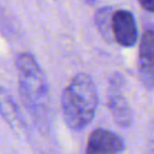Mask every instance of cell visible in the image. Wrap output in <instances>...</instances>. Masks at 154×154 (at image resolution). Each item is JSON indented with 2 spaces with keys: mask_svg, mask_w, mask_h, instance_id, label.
I'll return each mask as SVG.
<instances>
[{
  "mask_svg": "<svg viewBox=\"0 0 154 154\" xmlns=\"http://www.w3.org/2000/svg\"><path fill=\"white\" fill-rule=\"evenodd\" d=\"M19 94L31 118L41 128L49 120L48 83L38 63L30 53L20 54L16 60Z\"/></svg>",
  "mask_w": 154,
  "mask_h": 154,
  "instance_id": "6da1fadb",
  "label": "cell"
},
{
  "mask_svg": "<svg viewBox=\"0 0 154 154\" xmlns=\"http://www.w3.org/2000/svg\"><path fill=\"white\" fill-rule=\"evenodd\" d=\"M88 1H89L90 4H93V2H94V0H88Z\"/></svg>",
  "mask_w": 154,
  "mask_h": 154,
  "instance_id": "9c48e42d",
  "label": "cell"
},
{
  "mask_svg": "<svg viewBox=\"0 0 154 154\" xmlns=\"http://www.w3.org/2000/svg\"><path fill=\"white\" fill-rule=\"evenodd\" d=\"M111 31L114 40L124 47H131L137 41L138 34L136 22L129 11L119 10L112 14Z\"/></svg>",
  "mask_w": 154,
  "mask_h": 154,
  "instance_id": "5b68a950",
  "label": "cell"
},
{
  "mask_svg": "<svg viewBox=\"0 0 154 154\" xmlns=\"http://www.w3.org/2000/svg\"><path fill=\"white\" fill-rule=\"evenodd\" d=\"M138 75L146 88H154V30L144 31L138 51Z\"/></svg>",
  "mask_w": 154,
  "mask_h": 154,
  "instance_id": "3957f363",
  "label": "cell"
},
{
  "mask_svg": "<svg viewBox=\"0 0 154 154\" xmlns=\"http://www.w3.org/2000/svg\"><path fill=\"white\" fill-rule=\"evenodd\" d=\"M0 114L4 118V120L12 128L17 129L22 124V118L19 109L12 99L11 94L0 87Z\"/></svg>",
  "mask_w": 154,
  "mask_h": 154,
  "instance_id": "52a82bcc",
  "label": "cell"
},
{
  "mask_svg": "<svg viewBox=\"0 0 154 154\" xmlns=\"http://www.w3.org/2000/svg\"><path fill=\"white\" fill-rule=\"evenodd\" d=\"M138 1L144 10L149 12H154V0H138Z\"/></svg>",
  "mask_w": 154,
  "mask_h": 154,
  "instance_id": "ba28073f",
  "label": "cell"
},
{
  "mask_svg": "<svg viewBox=\"0 0 154 154\" xmlns=\"http://www.w3.org/2000/svg\"><path fill=\"white\" fill-rule=\"evenodd\" d=\"M107 105L114 122L122 128H129L132 124V111L126 99L117 93L112 91L108 96Z\"/></svg>",
  "mask_w": 154,
  "mask_h": 154,
  "instance_id": "8992f818",
  "label": "cell"
},
{
  "mask_svg": "<svg viewBox=\"0 0 154 154\" xmlns=\"http://www.w3.org/2000/svg\"><path fill=\"white\" fill-rule=\"evenodd\" d=\"M125 143L123 138L106 129L94 130L88 138L87 154H122Z\"/></svg>",
  "mask_w": 154,
  "mask_h": 154,
  "instance_id": "277c9868",
  "label": "cell"
},
{
  "mask_svg": "<svg viewBox=\"0 0 154 154\" xmlns=\"http://www.w3.org/2000/svg\"><path fill=\"white\" fill-rule=\"evenodd\" d=\"M97 91L93 78L87 73L76 75L61 95V108L65 123L75 131L84 129L95 117Z\"/></svg>",
  "mask_w": 154,
  "mask_h": 154,
  "instance_id": "7a4b0ae2",
  "label": "cell"
}]
</instances>
